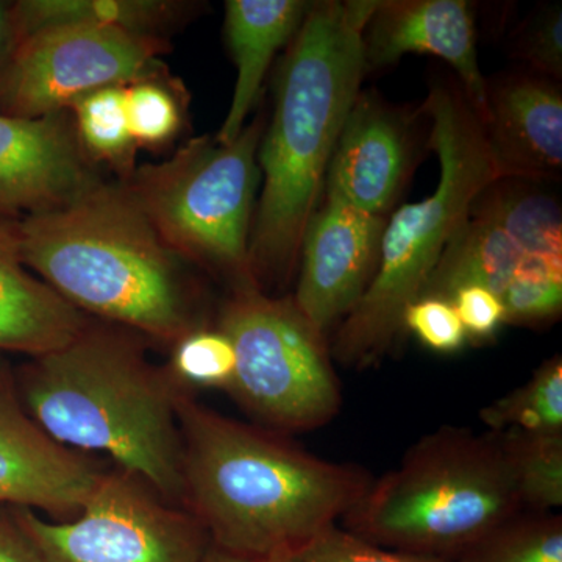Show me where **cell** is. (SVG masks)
<instances>
[{
  "instance_id": "1",
  "label": "cell",
  "mask_w": 562,
  "mask_h": 562,
  "mask_svg": "<svg viewBox=\"0 0 562 562\" xmlns=\"http://www.w3.org/2000/svg\"><path fill=\"white\" fill-rule=\"evenodd\" d=\"M183 508L211 543L262 562L295 554L338 524L373 479L355 464L316 457L279 432L241 424L181 392Z\"/></svg>"
},
{
  "instance_id": "2",
  "label": "cell",
  "mask_w": 562,
  "mask_h": 562,
  "mask_svg": "<svg viewBox=\"0 0 562 562\" xmlns=\"http://www.w3.org/2000/svg\"><path fill=\"white\" fill-rule=\"evenodd\" d=\"M379 0L313 2L277 72L271 122L258 147L262 190L249 260L261 291L286 286L319 209L333 151L368 76L364 31Z\"/></svg>"
},
{
  "instance_id": "3",
  "label": "cell",
  "mask_w": 562,
  "mask_h": 562,
  "mask_svg": "<svg viewBox=\"0 0 562 562\" xmlns=\"http://www.w3.org/2000/svg\"><path fill=\"white\" fill-rule=\"evenodd\" d=\"M24 265L66 302L173 346L202 322V295L124 184L18 220Z\"/></svg>"
},
{
  "instance_id": "4",
  "label": "cell",
  "mask_w": 562,
  "mask_h": 562,
  "mask_svg": "<svg viewBox=\"0 0 562 562\" xmlns=\"http://www.w3.org/2000/svg\"><path fill=\"white\" fill-rule=\"evenodd\" d=\"M22 406L55 441L101 452L183 508L177 402L183 390L151 364L140 336L88 324L61 349L32 358L14 383Z\"/></svg>"
},
{
  "instance_id": "5",
  "label": "cell",
  "mask_w": 562,
  "mask_h": 562,
  "mask_svg": "<svg viewBox=\"0 0 562 562\" xmlns=\"http://www.w3.org/2000/svg\"><path fill=\"white\" fill-rule=\"evenodd\" d=\"M419 111L430 121L428 147L441 166L438 187L387 220L375 276L339 324L330 346L333 361L358 371L394 350L405 335L403 312L419 299L472 202L503 179L483 122L460 81H435Z\"/></svg>"
},
{
  "instance_id": "6",
  "label": "cell",
  "mask_w": 562,
  "mask_h": 562,
  "mask_svg": "<svg viewBox=\"0 0 562 562\" xmlns=\"http://www.w3.org/2000/svg\"><path fill=\"white\" fill-rule=\"evenodd\" d=\"M520 512L497 435L442 427L373 480L341 520L344 530L384 549L454 562Z\"/></svg>"
},
{
  "instance_id": "7",
  "label": "cell",
  "mask_w": 562,
  "mask_h": 562,
  "mask_svg": "<svg viewBox=\"0 0 562 562\" xmlns=\"http://www.w3.org/2000/svg\"><path fill=\"white\" fill-rule=\"evenodd\" d=\"M265 127L258 116L231 144L198 136L122 181L162 243L187 265L227 280L232 291L257 286L249 246Z\"/></svg>"
},
{
  "instance_id": "8",
  "label": "cell",
  "mask_w": 562,
  "mask_h": 562,
  "mask_svg": "<svg viewBox=\"0 0 562 562\" xmlns=\"http://www.w3.org/2000/svg\"><path fill=\"white\" fill-rule=\"evenodd\" d=\"M216 327L235 349L228 394L262 428L312 431L335 419L342 391L330 344L292 295L276 297L257 286L232 291Z\"/></svg>"
},
{
  "instance_id": "9",
  "label": "cell",
  "mask_w": 562,
  "mask_h": 562,
  "mask_svg": "<svg viewBox=\"0 0 562 562\" xmlns=\"http://www.w3.org/2000/svg\"><path fill=\"white\" fill-rule=\"evenodd\" d=\"M20 514L43 562H203L211 547L190 512L121 469L103 473L72 519Z\"/></svg>"
},
{
  "instance_id": "10",
  "label": "cell",
  "mask_w": 562,
  "mask_h": 562,
  "mask_svg": "<svg viewBox=\"0 0 562 562\" xmlns=\"http://www.w3.org/2000/svg\"><path fill=\"white\" fill-rule=\"evenodd\" d=\"M168 40L91 24H60L27 36L11 68L2 114L36 120L88 92L161 76Z\"/></svg>"
},
{
  "instance_id": "11",
  "label": "cell",
  "mask_w": 562,
  "mask_h": 562,
  "mask_svg": "<svg viewBox=\"0 0 562 562\" xmlns=\"http://www.w3.org/2000/svg\"><path fill=\"white\" fill-rule=\"evenodd\" d=\"M314 211L303 233L292 299L328 335L361 301L375 276L387 217L366 213L336 195Z\"/></svg>"
},
{
  "instance_id": "12",
  "label": "cell",
  "mask_w": 562,
  "mask_h": 562,
  "mask_svg": "<svg viewBox=\"0 0 562 562\" xmlns=\"http://www.w3.org/2000/svg\"><path fill=\"white\" fill-rule=\"evenodd\" d=\"M105 472L87 453L50 438L0 371V505L76 517Z\"/></svg>"
},
{
  "instance_id": "13",
  "label": "cell",
  "mask_w": 562,
  "mask_h": 562,
  "mask_svg": "<svg viewBox=\"0 0 562 562\" xmlns=\"http://www.w3.org/2000/svg\"><path fill=\"white\" fill-rule=\"evenodd\" d=\"M416 114L361 91L336 143L325 192L387 217L416 166Z\"/></svg>"
},
{
  "instance_id": "14",
  "label": "cell",
  "mask_w": 562,
  "mask_h": 562,
  "mask_svg": "<svg viewBox=\"0 0 562 562\" xmlns=\"http://www.w3.org/2000/svg\"><path fill=\"white\" fill-rule=\"evenodd\" d=\"M98 183L66 111L36 120L0 114V216L61 209Z\"/></svg>"
},
{
  "instance_id": "15",
  "label": "cell",
  "mask_w": 562,
  "mask_h": 562,
  "mask_svg": "<svg viewBox=\"0 0 562 562\" xmlns=\"http://www.w3.org/2000/svg\"><path fill=\"white\" fill-rule=\"evenodd\" d=\"M406 54L449 63L480 120L486 116V77L476 50L475 21L464 0H379L364 31L368 70L383 69Z\"/></svg>"
},
{
  "instance_id": "16",
  "label": "cell",
  "mask_w": 562,
  "mask_h": 562,
  "mask_svg": "<svg viewBox=\"0 0 562 562\" xmlns=\"http://www.w3.org/2000/svg\"><path fill=\"white\" fill-rule=\"evenodd\" d=\"M483 127L503 179L543 183L562 171V92L522 69L486 80Z\"/></svg>"
},
{
  "instance_id": "17",
  "label": "cell",
  "mask_w": 562,
  "mask_h": 562,
  "mask_svg": "<svg viewBox=\"0 0 562 562\" xmlns=\"http://www.w3.org/2000/svg\"><path fill=\"white\" fill-rule=\"evenodd\" d=\"M88 324L24 265L18 220L0 216V351L41 357L68 346Z\"/></svg>"
},
{
  "instance_id": "18",
  "label": "cell",
  "mask_w": 562,
  "mask_h": 562,
  "mask_svg": "<svg viewBox=\"0 0 562 562\" xmlns=\"http://www.w3.org/2000/svg\"><path fill=\"white\" fill-rule=\"evenodd\" d=\"M312 3L303 0L225 2L224 32L236 66V83L231 109L214 136L217 143H233L246 127L273 57L294 38Z\"/></svg>"
},
{
  "instance_id": "19",
  "label": "cell",
  "mask_w": 562,
  "mask_h": 562,
  "mask_svg": "<svg viewBox=\"0 0 562 562\" xmlns=\"http://www.w3.org/2000/svg\"><path fill=\"white\" fill-rule=\"evenodd\" d=\"M528 255L505 228L469 210L468 217L443 250L419 297L452 299L454 292L479 284L502 297Z\"/></svg>"
},
{
  "instance_id": "20",
  "label": "cell",
  "mask_w": 562,
  "mask_h": 562,
  "mask_svg": "<svg viewBox=\"0 0 562 562\" xmlns=\"http://www.w3.org/2000/svg\"><path fill=\"white\" fill-rule=\"evenodd\" d=\"M188 2L171 0H16L22 40L60 24H91L160 36L188 16Z\"/></svg>"
},
{
  "instance_id": "21",
  "label": "cell",
  "mask_w": 562,
  "mask_h": 562,
  "mask_svg": "<svg viewBox=\"0 0 562 562\" xmlns=\"http://www.w3.org/2000/svg\"><path fill=\"white\" fill-rule=\"evenodd\" d=\"M471 210L505 228L528 255L562 258L560 202L542 183L495 180L476 195Z\"/></svg>"
},
{
  "instance_id": "22",
  "label": "cell",
  "mask_w": 562,
  "mask_h": 562,
  "mask_svg": "<svg viewBox=\"0 0 562 562\" xmlns=\"http://www.w3.org/2000/svg\"><path fill=\"white\" fill-rule=\"evenodd\" d=\"M81 149L92 162H105L124 179L135 171L138 146L128 124L125 87L88 92L68 106Z\"/></svg>"
},
{
  "instance_id": "23",
  "label": "cell",
  "mask_w": 562,
  "mask_h": 562,
  "mask_svg": "<svg viewBox=\"0 0 562 562\" xmlns=\"http://www.w3.org/2000/svg\"><path fill=\"white\" fill-rule=\"evenodd\" d=\"M490 431L562 435V360L543 361L522 386L480 409Z\"/></svg>"
},
{
  "instance_id": "24",
  "label": "cell",
  "mask_w": 562,
  "mask_h": 562,
  "mask_svg": "<svg viewBox=\"0 0 562 562\" xmlns=\"http://www.w3.org/2000/svg\"><path fill=\"white\" fill-rule=\"evenodd\" d=\"M494 432V431H492ZM512 471L524 512L552 513L562 506V435L495 432Z\"/></svg>"
},
{
  "instance_id": "25",
  "label": "cell",
  "mask_w": 562,
  "mask_h": 562,
  "mask_svg": "<svg viewBox=\"0 0 562 562\" xmlns=\"http://www.w3.org/2000/svg\"><path fill=\"white\" fill-rule=\"evenodd\" d=\"M454 562H562V517L517 513Z\"/></svg>"
},
{
  "instance_id": "26",
  "label": "cell",
  "mask_w": 562,
  "mask_h": 562,
  "mask_svg": "<svg viewBox=\"0 0 562 562\" xmlns=\"http://www.w3.org/2000/svg\"><path fill=\"white\" fill-rule=\"evenodd\" d=\"M236 357L231 338L220 328H195L172 346L168 372L180 390H231Z\"/></svg>"
},
{
  "instance_id": "27",
  "label": "cell",
  "mask_w": 562,
  "mask_h": 562,
  "mask_svg": "<svg viewBox=\"0 0 562 562\" xmlns=\"http://www.w3.org/2000/svg\"><path fill=\"white\" fill-rule=\"evenodd\" d=\"M501 299L508 324L543 325L558 319L562 312V258L528 257Z\"/></svg>"
},
{
  "instance_id": "28",
  "label": "cell",
  "mask_w": 562,
  "mask_h": 562,
  "mask_svg": "<svg viewBox=\"0 0 562 562\" xmlns=\"http://www.w3.org/2000/svg\"><path fill=\"white\" fill-rule=\"evenodd\" d=\"M125 103L136 146L157 149L179 135L183 124V105H180L176 91L161 80V76L125 87Z\"/></svg>"
},
{
  "instance_id": "29",
  "label": "cell",
  "mask_w": 562,
  "mask_h": 562,
  "mask_svg": "<svg viewBox=\"0 0 562 562\" xmlns=\"http://www.w3.org/2000/svg\"><path fill=\"white\" fill-rule=\"evenodd\" d=\"M514 57L527 63L528 70L560 83L562 79V11L547 7L530 18L512 43Z\"/></svg>"
},
{
  "instance_id": "30",
  "label": "cell",
  "mask_w": 562,
  "mask_h": 562,
  "mask_svg": "<svg viewBox=\"0 0 562 562\" xmlns=\"http://www.w3.org/2000/svg\"><path fill=\"white\" fill-rule=\"evenodd\" d=\"M402 324L403 331L412 333L422 346L436 353H454L468 344V335L452 302L443 299H416L403 312Z\"/></svg>"
},
{
  "instance_id": "31",
  "label": "cell",
  "mask_w": 562,
  "mask_h": 562,
  "mask_svg": "<svg viewBox=\"0 0 562 562\" xmlns=\"http://www.w3.org/2000/svg\"><path fill=\"white\" fill-rule=\"evenodd\" d=\"M294 557L297 562H453L384 549L344 530L338 524L322 531Z\"/></svg>"
},
{
  "instance_id": "32",
  "label": "cell",
  "mask_w": 562,
  "mask_h": 562,
  "mask_svg": "<svg viewBox=\"0 0 562 562\" xmlns=\"http://www.w3.org/2000/svg\"><path fill=\"white\" fill-rule=\"evenodd\" d=\"M450 302L460 317L468 341H492L503 325L508 324L502 299L487 288L479 284L462 286L454 292Z\"/></svg>"
},
{
  "instance_id": "33",
  "label": "cell",
  "mask_w": 562,
  "mask_h": 562,
  "mask_svg": "<svg viewBox=\"0 0 562 562\" xmlns=\"http://www.w3.org/2000/svg\"><path fill=\"white\" fill-rule=\"evenodd\" d=\"M0 562H43L20 508L0 505Z\"/></svg>"
},
{
  "instance_id": "34",
  "label": "cell",
  "mask_w": 562,
  "mask_h": 562,
  "mask_svg": "<svg viewBox=\"0 0 562 562\" xmlns=\"http://www.w3.org/2000/svg\"><path fill=\"white\" fill-rule=\"evenodd\" d=\"M14 2L0 0V114L14 58L22 44Z\"/></svg>"
},
{
  "instance_id": "35",
  "label": "cell",
  "mask_w": 562,
  "mask_h": 562,
  "mask_svg": "<svg viewBox=\"0 0 562 562\" xmlns=\"http://www.w3.org/2000/svg\"><path fill=\"white\" fill-rule=\"evenodd\" d=\"M203 562H255L251 560H247V558L236 557V554H232L228 552H224V550L217 549L211 543L209 553H206L205 560Z\"/></svg>"
},
{
  "instance_id": "36",
  "label": "cell",
  "mask_w": 562,
  "mask_h": 562,
  "mask_svg": "<svg viewBox=\"0 0 562 562\" xmlns=\"http://www.w3.org/2000/svg\"><path fill=\"white\" fill-rule=\"evenodd\" d=\"M262 562H297L294 554H277V557L269 558Z\"/></svg>"
}]
</instances>
